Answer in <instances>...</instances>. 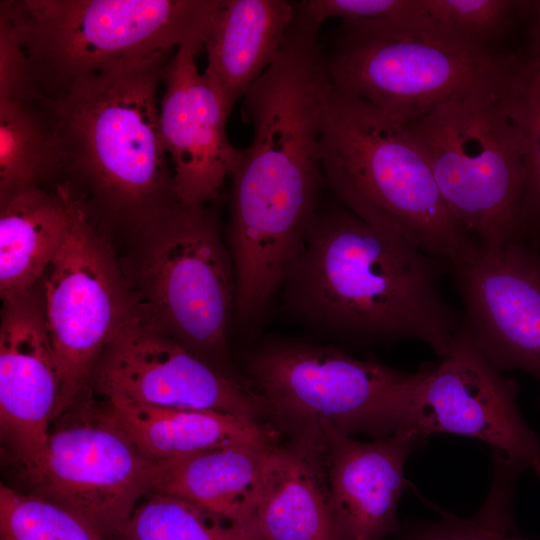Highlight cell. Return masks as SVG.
Returning a JSON list of instances; mask_svg holds the SVG:
<instances>
[{"label":"cell","mask_w":540,"mask_h":540,"mask_svg":"<svg viewBox=\"0 0 540 540\" xmlns=\"http://www.w3.org/2000/svg\"><path fill=\"white\" fill-rule=\"evenodd\" d=\"M443 261L359 218L343 205L319 206L281 297L301 324L350 343H426L440 358L461 317L443 297Z\"/></svg>","instance_id":"6da1fadb"},{"label":"cell","mask_w":540,"mask_h":540,"mask_svg":"<svg viewBox=\"0 0 540 540\" xmlns=\"http://www.w3.org/2000/svg\"><path fill=\"white\" fill-rule=\"evenodd\" d=\"M168 55L131 60L81 77L54 97L41 95L60 182L103 226L131 230L179 202L159 121L158 88Z\"/></svg>","instance_id":"7a4b0ae2"},{"label":"cell","mask_w":540,"mask_h":540,"mask_svg":"<svg viewBox=\"0 0 540 540\" xmlns=\"http://www.w3.org/2000/svg\"><path fill=\"white\" fill-rule=\"evenodd\" d=\"M321 161L325 185L341 205L448 269L478 250L403 124L334 87L323 119Z\"/></svg>","instance_id":"3957f363"},{"label":"cell","mask_w":540,"mask_h":540,"mask_svg":"<svg viewBox=\"0 0 540 540\" xmlns=\"http://www.w3.org/2000/svg\"><path fill=\"white\" fill-rule=\"evenodd\" d=\"M129 231L134 246L122 264L141 319L252 387L230 351L236 284L216 211L177 202Z\"/></svg>","instance_id":"277c9868"},{"label":"cell","mask_w":540,"mask_h":540,"mask_svg":"<svg viewBox=\"0 0 540 540\" xmlns=\"http://www.w3.org/2000/svg\"><path fill=\"white\" fill-rule=\"evenodd\" d=\"M428 369L405 372L333 345L270 337L244 354L241 371L273 427L291 440L324 444L331 433L398 434Z\"/></svg>","instance_id":"5b68a950"},{"label":"cell","mask_w":540,"mask_h":540,"mask_svg":"<svg viewBox=\"0 0 540 540\" xmlns=\"http://www.w3.org/2000/svg\"><path fill=\"white\" fill-rule=\"evenodd\" d=\"M220 0H8L34 93L195 43L203 46Z\"/></svg>","instance_id":"8992f818"},{"label":"cell","mask_w":540,"mask_h":540,"mask_svg":"<svg viewBox=\"0 0 540 540\" xmlns=\"http://www.w3.org/2000/svg\"><path fill=\"white\" fill-rule=\"evenodd\" d=\"M503 53L420 13L342 22L325 63L336 90L404 123L492 79Z\"/></svg>","instance_id":"52a82bcc"},{"label":"cell","mask_w":540,"mask_h":540,"mask_svg":"<svg viewBox=\"0 0 540 540\" xmlns=\"http://www.w3.org/2000/svg\"><path fill=\"white\" fill-rule=\"evenodd\" d=\"M497 74L402 123L453 216L487 250L517 242L526 184L521 141L499 101Z\"/></svg>","instance_id":"ba28073f"},{"label":"cell","mask_w":540,"mask_h":540,"mask_svg":"<svg viewBox=\"0 0 540 540\" xmlns=\"http://www.w3.org/2000/svg\"><path fill=\"white\" fill-rule=\"evenodd\" d=\"M41 289L62 376L56 420L86 389L104 348L123 327L141 317L105 226L76 193L69 235L44 273Z\"/></svg>","instance_id":"9c48e42d"},{"label":"cell","mask_w":540,"mask_h":540,"mask_svg":"<svg viewBox=\"0 0 540 540\" xmlns=\"http://www.w3.org/2000/svg\"><path fill=\"white\" fill-rule=\"evenodd\" d=\"M50 429L37 461L22 469L28 493L77 515L115 540L153 486L157 462L146 457L101 408L83 394ZM57 420V419H56Z\"/></svg>","instance_id":"30bf717a"},{"label":"cell","mask_w":540,"mask_h":540,"mask_svg":"<svg viewBox=\"0 0 540 540\" xmlns=\"http://www.w3.org/2000/svg\"><path fill=\"white\" fill-rule=\"evenodd\" d=\"M86 389L104 401L209 410L266 423L253 388L208 364L181 344L132 320L104 348Z\"/></svg>","instance_id":"8fae6325"},{"label":"cell","mask_w":540,"mask_h":540,"mask_svg":"<svg viewBox=\"0 0 540 540\" xmlns=\"http://www.w3.org/2000/svg\"><path fill=\"white\" fill-rule=\"evenodd\" d=\"M435 433L481 440L540 478V440L520 413L516 384L460 333L441 362L429 365L398 434Z\"/></svg>","instance_id":"7c38bea8"},{"label":"cell","mask_w":540,"mask_h":540,"mask_svg":"<svg viewBox=\"0 0 540 540\" xmlns=\"http://www.w3.org/2000/svg\"><path fill=\"white\" fill-rule=\"evenodd\" d=\"M464 306L459 333L498 371L540 386V249L512 242L449 268Z\"/></svg>","instance_id":"4fadbf2b"},{"label":"cell","mask_w":540,"mask_h":540,"mask_svg":"<svg viewBox=\"0 0 540 540\" xmlns=\"http://www.w3.org/2000/svg\"><path fill=\"white\" fill-rule=\"evenodd\" d=\"M2 304L0 429L22 470L37 461L46 444L62 376L46 326L41 281Z\"/></svg>","instance_id":"5bb4252c"},{"label":"cell","mask_w":540,"mask_h":540,"mask_svg":"<svg viewBox=\"0 0 540 540\" xmlns=\"http://www.w3.org/2000/svg\"><path fill=\"white\" fill-rule=\"evenodd\" d=\"M203 48L188 43L168 61L162 82L159 121L179 202L206 205L218 197L224 181L242 159V149L226 134V112L200 73L196 56Z\"/></svg>","instance_id":"9a60e30c"},{"label":"cell","mask_w":540,"mask_h":540,"mask_svg":"<svg viewBox=\"0 0 540 540\" xmlns=\"http://www.w3.org/2000/svg\"><path fill=\"white\" fill-rule=\"evenodd\" d=\"M424 441L412 434L371 442L338 433L326 437L325 478L341 540H386L399 531L397 506L405 465Z\"/></svg>","instance_id":"2e32d148"},{"label":"cell","mask_w":540,"mask_h":540,"mask_svg":"<svg viewBox=\"0 0 540 540\" xmlns=\"http://www.w3.org/2000/svg\"><path fill=\"white\" fill-rule=\"evenodd\" d=\"M296 14L285 0H220L203 48V73L226 112L279 55Z\"/></svg>","instance_id":"e0dca14e"},{"label":"cell","mask_w":540,"mask_h":540,"mask_svg":"<svg viewBox=\"0 0 540 540\" xmlns=\"http://www.w3.org/2000/svg\"><path fill=\"white\" fill-rule=\"evenodd\" d=\"M323 447L291 439L273 447L253 511L264 540H341L329 502Z\"/></svg>","instance_id":"ac0fdd59"},{"label":"cell","mask_w":540,"mask_h":540,"mask_svg":"<svg viewBox=\"0 0 540 540\" xmlns=\"http://www.w3.org/2000/svg\"><path fill=\"white\" fill-rule=\"evenodd\" d=\"M278 443H240L157 462L152 490L236 522H252L265 469Z\"/></svg>","instance_id":"d6986e66"},{"label":"cell","mask_w":540,"mask_h":540,"mask_svg":"<svg viewBox=\"0 0 540 540\" xmlns=\"http://www.w3.org/2000/svg\"><path fill=\"white\" fill-rule=\"evenodd\" d=\"M74 201L71 186L59 182L0 202L1 300L40 283L69 235Z\"/></svg>","instance_id":"ffe728a7"},{"label":"cell","mask_w":540,"mask_h":540,"mask_svg":"<svg viewBox=\"0 0 540 540\" xmlns=\"http://www.w3.org/2000/svg\"><path fill=\"white\" fill-rule=\"evenodd\" d=\"M111 417L149 459L159 462L240 443L277 441L275 428L232 414L105 401Z\"/></svg>","instance_id":"44dd1931"},{"label":"cell","mask_w":540,"mask_h":540,"mask_svg":"<svg viewBox=\"0 0 540 540\" xmlns=\"http://www.w3.org/2000/svg\"><path fill=\"white\" fill-rule=\"evenodd\" d=\"M495 84L519 135L526 168L517 242L540 249V42L526 40L516 51L504 52Z\"/></svg>","instance_id":"7402d4cb"},{"label":"cell","mask_w":540,"mask_h":540,"mask_svg":"<svg viewBox=\"0 0 540 540\" xmlns=\"http://www.w3.org/2000/svg\"><path fill=\"white\" fill-rule=\"evenodd\" d=\"M60 180L52 124L41 95L0 99V202Z\"/></svg>","instance_id":"603a6c76"},{"label":"cell","mask_w":540,"mask_h":540,"mask_svg":"<svg viewBox=\"0 0 540 540\" xmlns=\"http://www.w3.org/2000/svg\"><path fill=\"white\" fill-rule=\"evenodd\" d=\"M115 540H264L254 521L236 522L181 498L149 492Z\"/></svg>","instance_id":"cb8c5ba5"},{"label":"cell","mask_w":540,"mask_h":540,"mask_svg":"<svg viewBox=\"0 0 540 540\" xmlns=\"http://www.w3.org/2000/svg\"><path fill=\"white\" fill-rule=\"evenodd\" d=\"M492 461L490 489L474 516L447 514L434 522L413 523L401 531L399 540H505L514 528L515 483L523 468L497 453Z\"/></svg>","instance_id":"d4e9b609"},{"label":"cell","mask_w":540,"mask_h":540,"mask_svg":"<svg viewBox=\"0 0 540 540\" xmlns=\"http://www.w3.org/2000/svg\"><path fill=\"white\" fill-rule=\"evenodd\" d=\"M0 540L107 539L65 508L1 483Z\"/></svg>","instance_id":"484cf974"},{"label":"cell","mask_w":540,"mask_h":540,"mask_svg":"<svg viewBox=\"0 0 540 540\" xmlns=\"http://www.w3.org/2000/svg\"><path fill=\"white\" fill-rule=\"evenodd\" d=\"M424 14L491 49L523 23L524 0H419Z\"/></svg>","instance_id":"4316f807"},{"label":"cell","mask_w":540,"mask_h":540,"mask_svg":"<svg viewBox=\"0 0 540 540\" xmlns=\"http://www.w3.org/2000/svg\"><path fill=\"white\" fill-rule=\"evenodd\" d=\"M296 8L304 19L317 27L329 18L351 22L423 13L419 0H306L297 3Z\"/></svg>","instance_id":"83f0119b"},{"label":"cell","mask_w":540,"mask_h":540,"mask_svg":"<svg viewBox=\"0 0 540 540\" xmlns=\"http://www.w3.org/2000/svg\"><path fill=\"white\" fill-rule=\"evenodd\" d=\"M33 93L15 24L0 7V99L27 97Z\"/></svg>","instance_id":"f1b7e54d"},{"label":"cell","mask_w":540,"mask_h":540,"mask_svg":"<svg viewBox=\"0 0 540 540\" xmlns=\"http://www.w3.org/2000/svg\"><path fill=\"white\" fill-rule=\"evenodd\" d=\"M526 40L540 42V0H524Z\"/></svg>","instance_id":"f546056e"},{"label":"cell","mask_w":540,"mask_h":540,"mask_svg":"<svg viewBox=\"0 0 540 540\" xmlns=\"http://www.w3.org/2000/svg\"><path fill=\"white\" fill-rule=\"evenodd\" d=\"M505 540H529V539H525V538L516 536V535H514V534H510L509 536H507V537L505 538Z\"/></svg>","instance_id":"4dcf8cb0"}]
</instances>
